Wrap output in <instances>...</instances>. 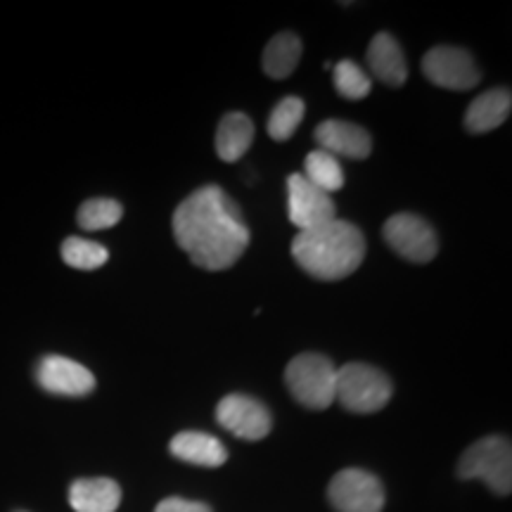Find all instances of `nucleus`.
<instances>
[{"mask_svg":"<svg viewBox=\"0 0 512 512\" xmlns=\"http://www.w3.org/2000/svg\"><path fill=\"white\" fill-rule=\"evenodd\" d=\"M174 238L204 271H226L245 254L249 228L226 190L204 185L174 211Z\"/></svg>","mask_w":512,"mask_h":512,"instance_id":"nucleus-1","label":"nucleus"},{"mask_svg":"<svg viewBox=\"0 0 512 512\" xmlns=\"http://www.w3.org/2000/svg\"><path fill=\"white\" fill-rule=\"evenodd\" d=\"M292 256L311 278L342 280L361 266L366 256V238L354 223L332 219L323 226L297 233Z\"/></svg>","mask_w":512,"mask_h":512,"instance_id":"nucleus-2","label":"nucleus"},{"mask_svg":"<svg viewBox=\"0 0 512 512\" xmlns=\"http://www.w3.org/2000/svg\"><path fill=\"white\" fill-rule=\"evenodd\" d=\"M285 382L290 394L311 411H325L335 401L337 368L328 356L306 351L287 363Z\"/></svg>","mask_w":512,"mask_h":512,"instance_id":"nucleus-3","label":"nucleus"},{"mask_svg":"<svg viewBox=\"0 0 512 512\" xmlns=\"http://www.w3.org/2000/svg\"><path fill=\"white\" fill-rule=\"evenodd\" d=\"M389 377L368 363H347L337 368L335 401L351 413H377L392 399Z\"/></svg>","mask_w":512,"mask_h":512,"instance_id":"nucleus-4","label":"nucleus"},{"mask_svg":"<svg viewBox=\"0 0 512 512\" xmlns=\"http://www.w3.org/2000/svg\"><path fill=\"white\" fill-rule=\"evenodd\" d=\"M458 477L484 479V484L498 496L512 491V448L503 437L479 439L463 453L458 463Z\"/></svg>","mask_w":512,"mask_h":512,"instance_id":"nucleus-5","label":"nucleus"},{"mask_svg":"<svg viewBox=\"0 0 512 512\" xmlns=\"http://www.w3.org/2000/svg\"><path fill=\"white\" fill-rule=\"evenodd\" d=\"M328 498L337 512H382L384 486L370 472L349 467L332 477Z\"/></svg>","mask_w":512,"mask_h":512,"instance_id":"nucleus-6","label":"nucleus"},{"mask_svg":"<svg viewBox=\"0 0 512 512\" xmlns=\"http://www.w3.org/2000/svg\"><path fill=\"white\" fill-rule=\"evenodd\" d=\"M382 235L396 254L413 264H430L437 256V233L430 223L415 214H394L384 223Z\"/></svg>","mask_w":512,"mask_h":512,"instance_id":"nucleus-7","label":"nucleus"},{"mask_svg":"<svg viewBox=\"0 0 512 512\" xmlns=\"http://www.w3.org/2000/svg\"><path fill=\"white\" fill-rule=\"evenodd\" d=\"M422 74L434 86L448 91H470L479 83V69L472 55L451 46H437L422 57Z\"/></svg>","mask_w":512,"mask_h":512,"instance_id":"nucleus-8","label":"nucleus"},{"mask_svg":"<svg viewBox=\"0 0 512 512\" xmlns=\"http://www.w3.org/2000/svg\"><path fill=\"white\" fill-rule=\"evenodd\" d=\"M287 209H290L292 226L299 233L335 219L332 197L316 188L311 181H306L304 174H292L287 178Z\"/></svg>","mask_w":512,"mask_h":512,"instance_id":"nucleus-9","label":"nucleus"},{"mask_svg":"<svg viewBox=\"0 0 512 512\" xmlns=\"http://www.w3.org/2000/svg\"><path fill=\"white\" fill-rule=\"evenodd\" d=\"M216 420L235 437L247 441H259L271 432L273 420L268 408L261 401L245 394H228L216 406Z\"/></svg>","mask_w":512,"mask_h":512,"instance_id":"nucleus-10","label":"nucleus"},{"mask_svg":"<svg viewBox=\"0 0 512 512\" xmlns=\"http://www.w3.org/2000/svg\"><path fill=\"white\" fill-rule=\"evenodd\" d=\"M36 380L50 394L86 396L95 389V377L81 363L64 356H46L36 368Z\"/></svg>","mask_w":512,"mask_h":512,"instance_id":"nucleus-11","label":"nucleus"},{"mask_svg":"<svg viewBox=\"0 0 512 512\" xmlns=\"http://www.w3.org/2000/svg\"><path fill=\"white\" fill-rule=\"evenodd\" d=\"M316 140L320 143V150L330 152L332 157L366 159L373 152L370 133L358 124H351V121H323L316 128Z\"/></svg>","mask_w":512,"mask_h":512,"instance_id":"nucleus-12","label":"nucleus"},{"mask_svg":"<svg viewBox=\"0 0 512 512\" xmlns=\"http://www.w3.org/2000/svg\"><path fill=\"white\" fill-rule=\"evenodd\" d=\"M368 67L377 79L392 88L403 86L408 79V67H406V60H403L401 46L396 43L394 36L384 34V31L370 41Z\"/></svg>","mask_w":512,"mask_h":512,"instance_id":"nucleus-13","label":"nucleus"},{"mask_svg":"<svg viewBox=\"0 0 512 512\" xmlns=\"http://www.w3.org/2000/svg\"><path fill=\"white\" fill-rule=\"evenodd\" d=\"M69 503L76 512H114L121 503V489L114 479H79L69 489Z\"/></svg>","mask_w":512,"mask_h":512,"instance_id":"nucleus-14","label":"nucleus"},{"mask_svg":"<svg viewBox=\"0 0 512 512\" xmlns=\"http://www.w3.org/2000/svg\"><path fill=\"white\" fill-rule=\"evenodd\" d=\"M171 453L178 460L200 467H219L228 460L226 446L204 432H181L171 439Z\"/></svg>","mask_w":512,"mask_h":512,"instance_id":"nucleus-15","label":"nucleus"},{"mask_svg":"<svg viewBox=\"0 0 512 512\" xmlns=\"http://www.w3.org/2000/svg\"><path fill=\"white\" fill-rule=\"evenodd\" d=\"M512 107V95L508 88H496L472 100L465 114V128L470 133H489L508 119Z\"/></svg>","mask_w":512,"mask_h":512,"instance_id":"nucleus-16","label":"nucleus"},{"mask_svg":"<svg viewBox=\"0 0 512 512\" xmlns=\"http://www.w3.org/2000/svg\"><path fill=\"white\" fill-rule=\"evenodd\" d=\"M254 140V124L247 114L230 112L221 119L216 131V155L223 162H238Z\"/></svg>","mask_w":512,"mask_h":512,"instance_id":"nucleus-17","label":"nucleus"},{"mask_svg":"<svg viewBox=\"0 0 512 512\" xmlns=\"http://www.w3.org/2000/svg\"><path fill=\"white\" fill-rule=\"evenodd\" d=\"M299 57H302V41H299V36L285 31V34H278L266 46L264 72L271 79H287L297 69Z\"/></svg>","mask_w":512,"mask_h":512,"instance_id":"nucleus-18","label":"nucleus"},{"mask_svg":"<svg viewBox=\"0 0 512 512\" xmlns=\"http://www.w3.org/2000/svg\"><path fill=\"white\" fill-rule=\"evenodd\" d=\"M304 178L316 185V188L328 192V195H332V192L344 185L342 166H339L337 157H332L330 152L325 150H316L306 157Z\"/></svg>","mask_w":512,"mask_h":512,"instance_id":"nucleus-19","label":"nucleus"},{"mask_svg":"<svg viewBox=\"0 0 512 512\" xmlns=\"http://www.w3.org/2000/svg\"><path fill=\"white\" fill-rule=\"evenodd\" d=\"M304 112L306 107L302 98H294V95L283 98L273 107L271 117H268V136L278 140V143L290 140L294 136V131L299 128V124H302Z\"/></svg>","mask_w":512,"mask_h":512,"instance_id":"nucleus-20","label":"nucleus"},{"mask_svg":"<svg viewBox=\"0 0 512 512\" xmlns=\"http://www.w3.org/2000/svg\"><path fill=\"white\" fill-rule=\"evenodd\" d=\"M62 259L64 264L79 268V271H95V268L107 264L110 252L93 240L67 238L62 245Z\"/></svg>","mask_w":512,"mask_h":512,"instance_id":"nucleus-21","label":"nucleus"},{"mask_svg":"<svg viewBox=\"0 0 512 512\" xmlns=\"http://www.w3.org/2000/svg\"><path fill=\"white\" fill-rule=\"evenodd\" d=\"M124 216V209L117 200H107V197H95V200H88L81 204L79 216V226L83 230H105L117 226Z\"/></svg>","mask_w":512,"mask_h":512,"instance_id":"nucleus-22","label":"nucleus"},{"mask_svg":"<svg viewBox=\"0 0 512 512\" xmlns=\"http://www.w3.org/2000/svg\"><path fill=\"white\" fill-rule=\"evenodd\" d=\"M335 88L339 95L349 100H361L370 93V79L356 62L342 60L335 64Z\"/></svg>","mask_w":512,"mask_h":512,"instance_id":"nucleus-23","label":"nucleus"},{"mask_svg":"<svg viewBox=\"0 0 512 512\" xmlns=\"http://www.w3.org/2000/svg\"><path fill=\"white\" fill-rule=\"evenodd\" d=\"M155 512H211L207 503L185 501V498H166L157 505Z\"/></svg>","mask_w":512,"mask_h":512,"instance_id":"nucleus-24","label":"nucleus"}]
</instances>
